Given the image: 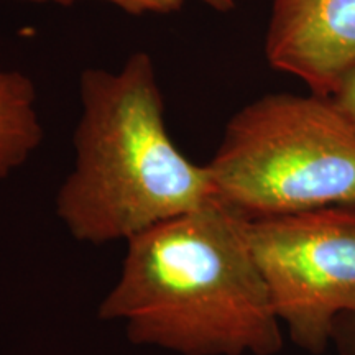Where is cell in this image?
Returning a JSON list of instances; mask_svg holds the SVG:
<instances>
[{
	"mask_svg": "<svg viewBox=\"0 0 355 355\" xmlns=\"http://www.w3.org/2000/svg\"><path fill=\"white\" fill-rule=\"evenodd\" d=\"M74 162L55 212L74 241L127 242L144 230L217 202L207 165L178 148L152 56L135 51L119 71L86 69Z\"/></svg>",
	"mask_w": 355,
	"mask_h": 355,
	"instance_id": "cell-2",
	"label": "cell"
},
{
	"mask_svg": "<svg viewBox=\"0 0 355 355\" xmlns=\"http://www.w3.org/2000/svg\"><path fill=\"white\" fill-rule=\"evenodd\" d=\"M332 345L340 355H355V314L344 316L337 322Z\"/></svg>",
	"mask_w": 355,
	"mask_h": 355,
	"instance_id": "cell-8",
	"label": "cell"
},
{
	"mask_svg": "<svg viewBox=\"0 0 355 355\" xmlns=\"http://www.w3.org/2000/svg\"><path fill=\"white\" fill-rule=\"evenodd\" d=\"M248 239L285 336L311 355L355 314V207L247 219Z\"/></svg>",
	"mask_w": 355,
	"mask_h": 355,
	"instance_id": "cell-4",
	"label": "cell"
},
{
	"mask_svg": "<svg viewBox=\"0 0 355 355\" xmlns=\"http://www.w3.org/2000/svg\"><path fill=\"white\" fill-rule=\"evenodd\" d=\"M207 166L217 201L245 219L355 207V127L327 96L273 92L243 105Z\"/></svg>",
	"mask_w": 355,
	"mask_h": 355,
	"instance_id": "cell-3",
	"label": "cell"
},
{
	"mask_svg": "<svg viewBox=\"0 0 355 355\" xmlns=\"http://www.w3.org/2000/svg\"><path fill=\"white\" fill-rule=\"evenodd\" d=\"M28 2H55L68 6L79 0H28ZM101 2H107L130 15H170L183 8L186 0H101ZM199 2L220 13H227L235 7V0H199Z\"/></svg>",
	"mask_w": 355,
	"mask_h": 355,
	"instance_id": "cell-7",
	"label": "cell"
},
{
	"mask_svg": "<svg viewBox=\"0 0 355 355\" xmlns=\"http://www.w3.org/2000/svg\"><path fill=\"white\" fill-rule=\"evenodd\" d=\"M265 55L309 92L332 97L355 71V0H273Z\"/></svg>",
	"mask_w": 355,
	"mask_h": 355,
	"instance_id": "cell-5",
	"label": "cell"
},
{
	"mask_svg": "<svg viewBox=\"0 0 355 355\" xmlns=\"http://www.w3.org/2000/svg\"><path fill=\"white\" fill-rule=\"evenodd\" d=\"M117 282L97 308L132 344L176 355H277L285 331L248 239L219 201L125 242Z\"/></svg>",
	"mask_w": 355,
	"mask_h": 355,
	"instance_id": "cell-1",
	"label": "cell"
},
{
	"mask_svg": "<svg viewBox=\"0 0 355 355\" xmlns=\"http://www.w3.org/2000/svg\"><path fill=\"white\" fill-rule=\"evenodd\" d=\"M42 141L33 81L20 71L0 69V180L24 166Z\"/></svg>",
	"mask_w": 355,
	"mask_h": 355,
	"instance_id": "cell-6",
	"label": "cell"
},
{
	"mask_svg": "<svg viewBox=\"0 0 355 355\" xmlns=\"http://www.w3.org/2000/svg\"><path fill=\"white\" fill-rule=\"evenodd\" d=\"M332 101L347 115V119L355 127V71H352L347 79L340 84V87L332 96Z\"/></svg>",
	"mask_w": 355,
	"mask_h": 355,
	"instance_id": "cell-9",
	"label": "cell"
}]
</instances>
